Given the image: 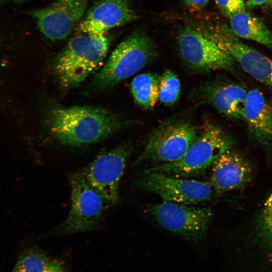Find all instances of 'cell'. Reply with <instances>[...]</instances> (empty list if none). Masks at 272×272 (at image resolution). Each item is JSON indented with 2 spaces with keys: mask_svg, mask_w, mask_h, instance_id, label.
<instances>
[{
  "mask_svg": "<svg viewBox=\"0 0 272 272\" xmlns=\"http://www.w3.org/2000/svg\"><path fill=\"white\" fill-rule=\"evenodd\" d=\"M45 122L49 133L59 143L78 148L100 141L125 125L119 117L106 109L80 106H51Z\"/></svg>",
  "mask_w": 272,
  "mask_h": 272,
  "instance_id": "1",
  "label": "cell"
},
{
  "mask_svg": "<svg viewBox=\"0 0 272 272\" xmlns=\"http://www.w3.org/2000/svg\"><path fill=\"white\" fill-rule=\"evenodd\" d=\"M109 45L107 35L83 33L73 37L54 61V72L61 87L71 89L85 81L99 67Z\"/></svg>",
  "mask_w": 272,
  "mask_h": 272,
  "instance_id": "2",
  "label": "cell"
},
{
  "mask_svg": "<svg viewBox=\"0 0 272 272\" xmlns=\"http://www.w3.org/2000/svg\"><path fill=\"white\" fill-rule=\"evenodd\" d=\"M233 144L231 136L222 128L208 122L181 158L146 170L178 177L195 175L212 166L222 154L232 149Z\"/></svg>",
  "mask_w": 272,
  "mask_h": 272,
  "instance_id": "3",
  "label": "cell"
},
{
  "mask_svg": "<svg viewBox=\"0 0 272 272\" xmlns=\"http://www.w3.org/2000/svg\"><path fill=\"white\" fill-rule=\"evenodd\" d=\"M155 54L153 43L143 32H134L112 51L96 75L94 85L99 89L111 88L144 67Z\"/></svg>",
  "mask_w": 272,
  "mask_h": 272,
  "instance_id": "4",
  "label": "cell"
},
{
  "mask_svg": "<svg viewBox=\"0 0 272 272\" xmlns=\"http://www.w3.org/2000/svg\"><path fill=\"white\" fill-rule=\"evenodd\" d=\"M71 189L70 212L57 230L70 234L96 229L110 206L87 182L82 172L69 176Z\"/></svg>",
  "mask_w": 272,
  "mask_h": 272,
  "instance_id": "5",
  "label": "cell"
},
{
  "mask_svg": "<svg viewBox=\"0 0 272 272\" xmlns=\"http://www.w3.org/2000/svg\"><path fill=\"white\" fill-rule=\"evenodd\" d=\"M198 131L189 121H167L153 130L136 162L149 161L161 164L177 161L194 141Z\"/></svg>",
  "mask_w": 272,
  "mask_h": 272,
  "instance_id": "6",
  "label": "cell"
},
{
  "mask_svg": "<svg viewBox=\"0 0 272 272\" xmlns=\"http://www.w3.org/2000/svg\"><path fill=\"white\" fill-rule=\"evenodd\" d=\"M133 145L124 142L96 156L81 171L90 185L112 206L118 201L121 177Z\"/></svg>",
  "mask_w": 272,
  "mask_h": 272,
  "instance_id": "7",
  "label": "cell"
},
{
  "mask_svg": "<svg viewBox=\"0 0 272 272\" xmlns=\"http://www.w3.org/2000/svg\"><path fill=\"white\" fill-rule=\"evenodd\" d=\"M146 211L163 228L193 241L203 238L213 217L208 208L166 201L150 204Z\"/></svg>",
  "mask_w": 272,
  "mask_h": 272,
  "instance_id": "8",
  "label": "cell"
},
{
  "mask_svg": "<svg viewBox=\"0 0 272 272\" xmlns=\"http://www.w3.org/2000/svg\"><path fill=\"white\" fill-rule=\"evenodd\" d=\"M136 185L157 194L164 201L186 205L208 201L215 191L207 182L147 170L136 181Z\"/></svg>",
  "mask_w": 272,
  "mask_h": 272,
  "instance_id": "9",
  "label": "cell"
},
{
  "mask_svg": "<svg viewBox=\"0 0 272 272\" xmlns=\"http://www.w3.org/2000/svg\"><path fill=\"white\" fill-rule=\"evenodd\" d=\"M177 43L181 57L192 71L208 73L216 70L231 71L234 59L213 40L190 28L182 29Z\"/></svg>",
  "mask_w": 272,
  "mask_h": 272,
  "instance_id": "10",
  "label": "cell"
},
{
  "mask_svg": "<svg viewBox=\"0 0 272 272\" xmlns=\"http://www.w3.org/2000/svg\"><path fill=\"white\" fill-rule=\"evenodd\" d=\"M208 37L236 60L249 75L272 89L271 59L244 43L225 24Z\"/></svg>",
  "mask_w": 272,
  "mask_h": 272,
  "instance_id": "11",
  "label": "cell"
},
{
  "mask_svg": "<svg viewBox=\"0 0 272 272\" xmlns=\"http://www.w3.org/2000/svg\"><path fill=\"white\" fill-rule=\"evenodd\" d=\"M89 0H56L32 12L40 32L47 38L60 40L67 37L85 13Z\"/></svg>",
  "mask_w": 272,
  "mask_h": 272,
  "instance_id": "12",
  "label": "cell"
},
{
  "mask_svg": "<svg viewBox=\"0 0 272 272\" xmlns=\"http://www.w3.org/2000/svg\"><path fill=\"white\" fill-rule=\"evenodd\" d=\"M136 18L129 0H98L87 11L79 29L83 33L104 35Z\"/></svg>",
  "mask_w": 272,
  "mask_h": 272,
  "instance_id": "13",
  "label": "cell"
},
{
  "mask_svg": "<svg viewBox=\"0 0 272 272\" xmlns=\"http://www.w3.org/2000/svg\"><path fill=\"white\" fill-rule=\"evenodd\" d=\"M198 98L231 119H243L248 92L239 84L220 80L207 82L199 86Z\"/></svg>",
  "mask_w": 272,
  "mask_h": 272,
  "instance_id": "14",
  "label": "cell"
},
{
  "mask_svg": "<svg viewBox=\"0 0 272 272\" xmlns=\"http://www.w3.org/2000/svg\"><path fill=\"white\" fill-rule=\"evenodd\" d=\"M212 166L210 183L218 192L239 187L247 181L251 173L248 162L232 149L222 154Z\"/></svg>",
  "mask_w": 272,
  "mask_h": 272,
  "instance_id": "15",
  "label": "cell"
},
{
  "mask_svg": "<svg viewBox=\"0 0 272 272\" xmlns=\"http://www.w3.org/2000/svg\"><path fill=\"white\" fill-rule=\"evenodd\" d=\"M243 120L253 140L263 145L272 143V105L258 89L248 92Z\"/></svg>",
  "mask_w": 272,
  "mask_h": 272,
  "instance_id": "16",
  "label": "cell"
},
{
  "mask_svg": "<svg viewBox=\"0 0 272 272\" xmlns=\"http://www.w3.org/2000/svg\"><path fill=\"white\" fill-rule=\"evenodd\" d=\"M229 18L231 30L236 36L272 48V33L260 19L245 10Z\"/></svg>",
  "mask_w": 272,
  "mask_h": 272,
  "instance_id": "17",
  "label": "cell"
},
{
  "mask_svg": "<svg viewBox=\"0 0 272 272\" xmlns=\"http://www.w3.org/2000/svg\"><path fill=\"white\" fill-rule=\"evenodd\" d=\"M160 76L147 73L133 78L130 90L134 101L141 107L149 109L154 107L158 101Z\"/></svg>",
  "mask_w": 272,
  "mask_h": 272,
  "instance_id": "18",
  "label": "cell"
},
{
  "mask_svg": "<svg viewBox=\"0 0 272 272\" xmlns=\"http://www.w3.org/2000/svg\"><path fill=\"white\" fill-rule=\"evenodd\" d=\"M50 260L42 250L28 247L21 253L11 272H44Z\"/></svg>",
  "mask_w": 272,
  "mask_h": 272,
  "instance_id": "19",
  "label": "cell"
},
{
  "mask_svg": "<svg viewBox=\"0 0 272 272\" xmlns=\"http://www.w3.org/2000/svg\"><path fill=\"white\" fill-rule=\"evenodd\" d=\"M180 93V82L174 72L166 70L160 76L158 101L165 105H172L178 101Z\"/></svg>",
  "mask_w": 272,
  "mask_h": 272,
  "instance_id": "20",
  "label": "cell"
},
{
  "mask_svg": "<svg viewBox=\"0 0 272 272\" xmlns=\"http://www.w3.org/2000/svg\"><path fill=\"white\" fill-rule=\"evenodd\" d=\"M260 229L264 240L272 247V194L264 204L260 219Z\"/></svg>",
  "mask_w": 272,
  "mask_h": 272,
  "instance_id": "21",
  "label": "cell"
},
{
  "mask_svg": "<svg viewBox=\"0 0 272 272\" xmlns=\"http://www.w3.org/2000/svg\"><path fill=\"white\" fill-rule=\"evenodd\" d=\"M215 1L224 15L229 18L235 13L245 10L243 0Z\"/></svg>",
  "mask_w": 272,
  "mask_h": 272,
  "instance_id": "22",
  "label": "cell"
},
{
  "mask_svg": "<svg viewBox=\"0 0 272 272\" xmlns=\"http://www.w3.org/2000/svg\"><path fill=\"white\" fill-rule=\"evenodd\" d=\"M44 272H66L62 262L57 259H50Z\"/></svg>",
  "mask_w": 272,
  "mask_h": 272,
  "instance_id": "23",
  "label": "cell"
},
{
  "mask_svg": "<svg viewBox=\"0 0 272 272\" xmlns=\"http://www.w3.org/2000/svg\"><path fill=\"white\" fill-rule=\"evenodd\" d=\"M184 4L188 7L194 9H200L205 7L209 0H183Z\"/></svg>",
  "mask_w": 272,
  "mask_h": 272,
  "instance_id": "24",
  "label": "cell"
},
{
  "mask_svg": "<svg viewBox=\"0 0 272 272\" xmlns=\"http://www.w3.org/2000/svg\"><path fill=\"white\" fill-rule=\"evenodd\" d=\"M268 0H248L247 6L249 8H252L260 5H261Z\"/></svg>",
  "mask_w": 272,
  "mask_h": 272,
  "instance_id": "25",
  "label": "cell"
},
{
  "mask_svg": "<svg viewBox=\"0 0 272 272\" xmlns=\"http://www.w3.org/2000/svg\"><path fill=\"white\" fill-rule=\"evenodd\" d=\"M13 1H22V0H13Z\"/></svg>",
  "mask_w": 272,
  "mask_h": 272,
  "instance_id": "26",
  "label": "cell"
}]
</instances>
